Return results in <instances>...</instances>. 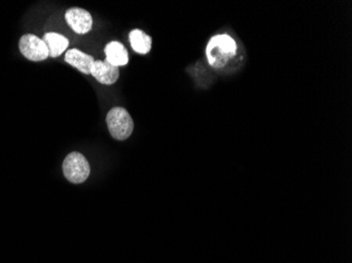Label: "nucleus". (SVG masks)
I'll return each instance as SVG.
<instances>
[{
	"mask_svg": "<svg viewBox=\"0 0 352 263\" xmlns=\"http://www.w3.org/2000/svg\"><path fill=\"white\" fill-rule=\"evenodd\" d=\"M236 53V43L227 34L215 35L206 47L208 62L214 69H221L228 65Z\"/></svg>",
	"mask_w": 352,
	"mask_h": 263,
	"instance_id": "obj_1",
	"label": "nucleus"
},
{
	"mask_svg": "<svg viewBox=\"0 0 352 263\" xmlns=\"http://www.w3.org/2000/svg\"><path fill=\"white\" fill-rule=\"evenodd\" d=\"M107 124L111 136L116 140H126L131 136L134 122L126 108L116 106L107 115Z\"/></svg>",
	"mask_w": 352,
	"mask_h": 263,
	"instance_id": "obj_2",
	"label": "nucleus"
},
{
	"mask_svg": "<svg viewBox=\"0 0 352 263\" xmlns=\"http://www.w3.org/2000/svg\"><path fill=\"white\" fill-rule=\"evenodd\" d=\"M90 164L82 154L73 152L69 154L63 163V175L72 183H82L90 175Z\"/></svg>",
	"mask_w": 352,
	"mask_h": 263,
	"instance_id": "obj_3",
	"label": "nucleus"
},
{
	"mask_svg": "<svg viewBox=\"0 0 352 263\" xmlns=\"http://www.w3.org/2000/svg\"><path fill=\"white\" fill-rule=\"evenodd\" d=\"M21 54L32 61H43L49 57V50L43 39L35 35H23L19 41Z\"/></svg>",
	"mask_w": 352,
	"mask_h": 263,
	"instance_id": "obj_4",
	"label": "nucleus"
},
{
	"mask_svg": "<svg viewBox=\"0 0 352 263\" xmlns=\"http://www.w3.org/2000/svg\"><path fill=\"white\" fill-rule=\"evenodd\" d=\"M66 21L77 34H86L93 25L91 14L80 8H72L66 12Z\"/></svg>",
	"mask_w": 352,
	"mask_h": 263,
	"instance_id": "obj_5",
	"label": "nucleus"
},
{
	"mask_svg": "<svg viewBox=\"0 0 352 263\" xmlns=\"http://www.w3.org/2000/svg\"><path fill=\"white\" fill-rule=\"evenodd\" d=\"M91 75L100 84L110 86V84H116L118 81V77H120V70L107 60H98L93 63Z\"/></svg>",
	"mask_w": 352,
	"mask_h": 263,
	"instance_id": "obj_6",
	"label": "nucleus"
},
{
	"mask_svg": "<svg viewBox=\"0 0 352 263\" xmlns=\"http://www.w3.org/2000/svg\"><path fill=\"white\" fill-rule=\"evenodd\" d=\"M65 60L69 65H72L77 70L84 73V74H91V69H92L93 63H94V58L90 55L85 54L82 51L77 50V49H71L66 53Z\"/></svg>",
	"mask_w": 352,
	"mask_h": 263,
	"instance_id": "obj_7",
	"label": "nucleus"
},
{
	"mask_svg": "<svg viewBox=\"0 0 352 263\" xmlns=\"http://www.w3.org/2000/svg\"><path fill=\"white\" fill-rule=\"evenodd\" d=\"M104 53H106V60L116 68L126 65L129 61V55L126 52V47L118 41L108 43L104 47Z\"/></svg>",
	"mask_w": 352,
	"mask_h": 263,
	"instance_id": "obj_8",
	"label": "nucleus"
},
{
	"mask_svg": "<svg viewBox=\"0 0 352 263\" xmlns=\"http://www.w3.org/2000/svg\"><path fill=\"white\" fill-rule=\"evenodd\" d=\"M49 50V56L58 57L68 49L69 41L58 33H47L43 38Z\"/></svg>",
	"mask_w": 352,
	"mask_h": 263,
	"instance_id": "obj_9",
	"label": "nucleus"
},
{
	"mask_svg": "<svg viewBox=\"0 0 352 263\" xmlns=\"http://www.w3.org/2000/svg\"><path fill=\"white\" fill-rule=\"evenodd\" d=\"M129 41L132 49L138 54H147L151 50V37L140 30H133L130 32Z\"/></svg>",
	"mask_w": 352,
	"mask_h": 263,
	"instance_id": "obj_10",
	"label": "nucleus"
}]
</instances>
